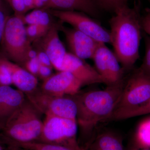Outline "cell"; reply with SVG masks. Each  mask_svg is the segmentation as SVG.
I'll list each match as a JSON object with an SVG mask.
<instances>
[{
  "label": "cell",
  "mask_w": 150,
  "mask_h": 150,
  "mask_svg": "<svg viewBox=\"0 0 150 150\" xmlns=\"http://www.w3.org/2000/svg\"><path fill=\"white\" fill-rule=\"evenodd\" d=\"M145 46V54L140 69L150 77V36L143 33Z\"/></svg>",
  "instance_id": "cell-23"
},
{
  "label": "cell",
  "mask_w": 150,
  "mask_h": 150,
  "mask_svg": "<svg viewBox=\"0 0 150 150\" xmlns=\"http://www.w3.org/2000/svg\"><path fill=\"white\" fill-rule=\"evenodd\" d=\"M52 69L53 68L52 67L40 64L38 76L43 80V81L46 80L53 75Z\"/></svg>",
  "instance_id": "cell-28"
},
{
  "label": "cell",
  "mask_w": 150,
  "mask_h": 150,
  "mask_svg": "<svg viewBox=\"0 0 150 150\" xmlns=\"http://www.w3.org/2000/svg\"><path fill=\"white\" fill-rule=\"evenodd\" d=\"M41 114L26 98L1 128L4 143L16 146L37 142L43 127Z\"/></svg>",
  "instance_id": "cell-3"
},
{
  "label": "cell",
  "mask_w": 150,
  "mask_h": 150,
  "mask_svg": "<svg viewBox=\"0 0 150 150\" xmlns=\"http://www.w3.org/2000/svg\"><path fill=\"white\" fill-rule=\"evenodd\" d=\"M37 58L40 64L53 68L51 60L44 51H38L37 52Z\"/></svg>",
  "instance_id": "cell-31"
},
{
  "label": "cell",
  "mask_w": 150,
  "mask_h": 150,
  "mask_svg": "<svg viewBox=\"0 0 150 150\" xmlns=\"http://www.w3.org/2000/svg\"><path fill=\"white\" fill-rule=\"evenodd\" d=\"M149 1H150V0H149Z\"/></svg>",
  "instance_id": "cell-42"
},
{
  "label": "cell",
  "mask_w": 150,
  "mask_h": 150,
  "mask_svg": "<svg viewBox=\"0 0 150 150\" xmlns=\"http://www.w3.org/2000/svg\"><path fill=\"white\" fill-rule=\"evenodd\" d=\"M29 150H85L81 146L73 147L38 142H30L16 146Z\"/></svg>",
  "instance_id": "cell-20"
},
{
  "label": "cell",
  "mask_w": 150,
  "mask_h": 150,
  "mask_svg": "<svg viewBox=\"0 0 150 150\" xmlns=\"http://www.w3.org/2000/svg\"><path fill=\"white\" fill-rule=\"evenodd\" d=\"M125 83L121 81L108 85L103 90L79 92L70 96L77 106L76 121L80 127L83 147L93 134L95 127L100 122L107 121L112 115L122 95Z\"/></svg>",
  "instance_id": "cell-1"
},
{
  "label": "cell",
  "mask_w": 150,
  "mask_h": 150,
  "mask_svg": "<svg viewBox=\"0 0 150 150\" xmlns=\"http://www.w3.org/2000/svg\"><path fill=\"white\" fill-rule=\"evenodd\" d=\"M15 12V15L23 16L26 11L25 8L23 0H7Z\"/></svg>",
  "instance_id": "cell-26"
},
{
  "label": "cell",
  "mask_w": 150,
  "mask_h": 150,
  "mask_svg": "<svg viewBox=\"0 0 150 150\" xmlns=\"http://www.w3.org/2000/svg\"><path fill=\"white\" fill-rule=\"evenodd\" d=\"M28 59H35L37 57V52L33 50L32 48L30 49L28 54Z\"/></svg>",
  "instance_id": "cell-35"
},
{
  "label": "cell",
  "mask_w": 150,
  "mask_h": 150,
  "mask_svg": "<svg viewBox=\"0 0 150 150\" xmlns=\"http://www.w3.org/2000/svg\"><path fill=\"white\" fill-rule=\"evenodd\" d=\"M96 69L104 79L107 85L114 84L123 79V69L114 52L105 45L100 43L92 59Z\"/></svg>",
  "instance_id": "cell-9"
},
{
  "label": "cell",
  "mask_w": 150,
  "mask_h": 150,
  "mask_svg": "<svg viewBox=\"0 0 150 150\" xmlns=\"http://www.w3.org/2000/svg\"><path fill=\"white\" fill-rule=\"evenodd\" d=\"M85 150H125L122 137L110 131L93 134L84 147Z\"/></svg>",
  "instance_id": "cell-15"
},
{
  "label": "cell",
  "mask_w": 150,
  "mask_h": 150,
  "mask_svg": "<svg viewBox=\"0 0 150 150\" xmlns=\"http://www.w3.org/2000/svg\"><path fill=\"white\" fill-rule=\"evenodd\" d=\"M51 15L63 23L71 25L74 28L93 38L99 43L111 44L110 31L88 15L76 11L48 10Z\"/></svg>",
  "instance_id": "cell-7"
},
{
  "label": "cell",
  "mask_w": 150,
  "mask_h": 150,
  "mask_svg": "<svg viewBox=\"0 0 150 150\" xmlns=\"http://www.w3.org/2000/svg\"><path fill=\"white\" fill-rule=\"evenodd\" d=\"M26 35L28 40H34L38 38V31L36 24L30 25L25 27Z\"/></svg>",
  "instance_id": "cell-30"
},
{
  "label": "cell",
  "mask_w": 150,
  "mask_h": 150,
  "mask_svg": "<svg viewBox=\"0 0 150 150\" xmlns=\"http://www.w3.org/2000/svg\"><path fill=\"white\" fill-rule=\"evenodd\" d=\"M13 84L11 74L7 66L5 59H3V63L0 73V86H10Z\"/></svg>",
  "instance_id": "cell-24"
},
{
  "label": "cell",
  "mask_w": 150,
  "mask_h": 150,
  "mask_svg": "<svg viewBox=\"0 0 150 150\" xmlns=\"http://www.w3.org/2000/svg\"><path fill=\"white\" fill-rule=\"evenodd\" d=\"M150 113V98L139 105L126 110L113 112L107 121L125 120Z\"/></svg>",
  "instance_id": "cell-18"
},
{
  "label": "cell",
  "mask_w": 150,
  "mask_h": 150,
  "mask_svg": "<svg viewBox=\"0 0 150 150\" xmlns=\"http://www.w3.org/2000/svg\"><path fill=\"white\" fill-rule=\"evenodd\" d=\"M6 54L12 62L23 67L28 61V51L32 48L21 17H8L1 39Z\"/></svg>",
  "instance_id": "cell-4"
},
{
  "label": "cell",
  "mask_w": 150,
  "mask_h": 150,
  "mask_svg": "<svg viewBox=\"0 0 150 150\" xmlns=\"http://www.w3.org/2000/svg\"><path fill=\"white\" fill-rule=\"evenodd\" d=\"M71 54L80 59H92L99 42L74 28L60 25Z\"/></svg>",
  "instance_id": "cell-12"
},
{
  "label": "cell",
  "mask_w": 150,
  "mask_h": 150,
  "mask_svg": "<svg viewBox=\"0 0 150 150\" xmlns=\"http://www.w3.org/2000/svg\"><path fill=\"white\" fill-rule=\"evenodd\" d=\"M50 8L80 12L92 17L98 13V7L93 0H50Z\"/></svg>",
  "instance_id": "cell-17"
},
{
  "label": "cell",
  "mask_w": 150,
  "mask_h": 150,
  "mask_svg": "<svg viewBox=\"0 0 150 150\" xmlns=\"http://www.w3.org/2000/svg\"><path fill=\"white\" fill-rule=\"evenodd\" d=\"M60 71L71 73L80 81L83 86L98 83L106 84L104 79L95 69L84 60L71 53H66L59 70Z\"/></svg>",
  "instance_id": "cell-11"
},
{
  "label": "cell",
  "mask_w": 150,
  "mask_h": 150,
  "mask_svg": "<svg viewBox=\"0 0 150 150\" xmlns=\"http://www.w3.org/2000/svg\"><path fill=\"white\" fill-rule=\"evenodd\" d=\"M98 7L114 12L123 6L127 5L129 0H93Z\"/></svg>",
  "instance_id": "cell-21"
},
{
  "label": "cell",
  "mask_w": 150,
  "mask_h": 150,
  "mask_svg": "<svg viewBox=\"0 0 150 150\" xmlns=\"http://www.w3.org/2000/svg\"><path fill=\"white\" fill-rule=\"evenodd\" d=\"M41 38L43 51L49 57L53 68L59 71L67 52L60 40L57 26L52 25L46 34Z\"/></svg>",
  "instance_id": "cell-14"
},
{
  "label": "cell",
  "mask_w": 150,
  "mask_h": 150,
  "mask_svg": "<svg viewBox=\"0 0 150 150\" xmlns=\"http://www.w3.org/2000/svg\"><path fill=\"white\" fill-rule=\"evenodd\" d=\"M128 150H150V149H146V148H142L137 147L132 144L129 147Z\"/></svg>",
  "instance_id": "cell-37"
},
{
  "label": "cell",
  "mask_w": 150,
  "mask_h": 150,
  "mask_svg": "<svg viewBox=\"0 0 150 150\" xmlns=\"http://www.w3.org/2000/svg\"><path fill=\"white\" fill-rule=\"evenodd\" d=\"M12 79L13 84L25 94L34 91L38 88V81L36 77L30 73L21 66L5 59Z\"/></svg>",
  "instance_id": "cell-16"
},
{
  "label": "cell",
  "mask_w": 150,
  "mask_h": 150,
  "mask_svg": "<svg viewBox=\"0 0 150 150\" xmlns=\"http://www.w3.org/2000/svg\"><path fill=\"white\" fill-rule=\"evenodd\" d=\"M23 4L26 11L34 8V0H23Z\"/></svg>",
  "instance_id": "cell-33"
},
{
  "label": "cell",
  "mask_w": 150,
  "mask_h": 150,
  "mask_svg": "<svg viewBox=\"0 0 150 150\" xmlns=\"http://www.w3.org/2000/svg\"><path fill=\"white\" fill-rule=\"evenodd\" d=\"M26 99L25 95L19 90L10 86H0L1 129Z\"/></svg>",
  "instance_id": "cell-13"
},
{
  "label": "cell",
  "mask_w": 150,
  "mask_h": 150,
  "mask_svg": "<svg viewBox=\"0 0 150 150\" xmlns=\"http://www.w3.org/2000/svg\"><path fill=\"white\" fill-rule=\"evenodd\" d=\"M50 14L48 11H47L44 9L40 15L38 22L36 24L38 28V38L45 35L52 25L51 24Z\"/></svg>",
  "instance_id": "cell-22"
},
{
  "label": "cell",
  "mask_w": 150,
  "mask_h": 150,
  "mask_svg": "<svg viewBox=\"0 0 150 150\" xmlns=\"http://www.w3.org/2000/svg\"><path fill=\"white\" fill-rule=\"evenodd\" d=\"M34 8H45V5L42 0H34Z\"/></svg>",
  "instance_id": "cell-34"
},
{
  "label": "cell",
  "mask_w": 150,
  "mask_h": 150,
  "mask_svg": "<svg viewBox=\"0 0 150 150\" xmlns=\"http://www.w3.org/2000/svg\"><path fill=\"white\" fill-rule=\"evenodd\" d=\"M132 144L137 147L150 149V118L144 119L139 124Z\"/></svg>",
  "instance_id": "cell-19"
},
{
  "label": "cell",
  "mask_w": 150,
  "mask_h": 150,
  "mask_svg": "<svg viewBox=\"0 0 150 150\" xmlns=\"http://www.w3.org/2000/svg\"><path fill=\"white\" fill-rule=\"evenodd\" d=\"M0 129H1V127H0Z\"/></svg>",
  "instance_id": "cell-41"
},
{
  "label": "cell",
  "mask_w": 150,
  "mask_h": 150,
  "mask_svg": "<svg viewBox=\"0 0 150 150\" xmlns=\"http://www.w3.org/2000/svg\"><path fill=\"white\" fill-rule=\"evenodd\" d=\"M109 21L111 44L118 61L130 69L139 58V47L143 30L139 3L134 6H123L115 11Z\"/></svg>",
  "instance_id": "cell-2"
},
{
  "label": "cell",
  "mask_w": 150,
  "mask_h": 150,
  "mask_svg": "<svg viewBox=\"0 0 150 150\" xmlns=\"http://www.w3.org/2000/svg\"><path fill=\"white\" fill-rule=\"evenodd\" d=\"M26 98L41 114L76 120L77 106L71 96L48 94L38 88L25 94Z\"/></svg>",
  "instance_id": "cell-6"
},
{
  "label": "cell",
  "mask_w": 150,
  "mask_h": 150,
  "mask_svg": "<svg viewBox=\"0 0 150 150\" xmlns=\"http://www.w3.org/2000/svg\"><path fill=\"white\" fill-rule=\"evenodd\" d=\"M43 10L44 8L36 9L25 16H21L22 19L24 24L28 25L37 24Z\"/></svg>",
  "instance_id": "cell-25"
},
{
  "label": "cell",
  "mask_w": 150,
  "mask_h": 150,
  "mask_svg": "<svg viewBox=\"0 0 150 150\" xmlns=\"http://www.w3.org/2000/svg\"><path fill=\"white\" fill-rule=\"evenodd\" d=\"M76 120L47 115L43 121L42 131L36 142L73 147L81 146L77 140Z\"/></svg>",
  "instance_id": "cell-5"
},
{
  "label": "cell",
  "mask_w": 150,
  "mask_h": 150,
  "mask_svg": "<svg viewBox=\"0 0 150 150\" xmlns=\"http://www.w3.org/2000/svg\"><path fill=\"white\" fill-rule=\"evenodd\" d=\"M6 150H29L24 149L20 147L15 146H7Z\"/></svg>",
  "instance_id": "cell-36"
},
{
  "label": "cell",
  "mask_w": 150,
  "mask_h": 150,
  "mask_svg": "<svg viewBox=\"0 0 150 150\" xmlns=\"http://www.w3.org/2000/svg\"><path fill=\"white\" fill-rule=\"evenodd\" d=\"M40 65V63L38 62L37 58H36L35 59H29L25 63L23 67H24V69L27 70L28 71L36 77L38 74Z\"/></svg>",
  "instance_id": "cell-27"
},
{
  "label": "cell",
  "mask_w": 150,
  "mask_h": 150,
  "mask_svg": "<svg viewBox=\"0 0 150 150\" xmlns=\"http://www.w3.org/2000/svg\"><path fill=\"white\" fill-rule=\"evenodd\" d=\"M81 82L71 73L60 71L43 81L40 89L54 96H73L79 92Z\"/></svg>",
  "instance_id": "cell-10"
},
{
  "label": "cell",
  "mask_w": 150,
  "mask_h": 150,
  "mask_svg": "<svg viewBox=\"0 0 150 150\" xmlns=\"http://www.w3.org/2000/svg\"><path fill=\"white\" fill-rule=\"evenodd\" d=\"M0 150H4V148L1 146V144H0Z\"/></svg>",
  "instance_id": "cell-40"
},
{
  "label": "cell",
  "mask_w": 150,
  "mask_h": 150,
  "mask_svg": "<svg viewBox=\"0 0 150 150\" xmlns=\"http://www.w3.org/2000/svg\"><path fill=\"white\" fill-rule=\"evenodd\" d=\"M146 11V13L142 18V28L144 32L150 36V9Z\"/></svg>",
  "instance_id": "cell-29"
},
{
  "label": "cell",
  "mask_w": 150,
  "mask_h": 150,
  "mask_svg": "<svg viewBox=\"0 0 150 150\" xmlns=\"http://www.w3.org/2000/svg\"><path fill=\"white\" fill-rule=\"evenodd\" d=\"M45 5V9L50 8V0H42Z\"/></svg>",
  "instance_id": "cell-38"
},
{
  "label": "cell",
  "mask_w": 150,
  "mask_h": 150,
  "mask_svg": "<svg viewBox=\"0 0 150 150\" xmlns=\"http://www.w3.org/2000/svg\"><path fill=\"white\" fill-rule=\"evenodd\" d=\"M150 98V77L139 68L125 83L121 98L114 111L136 107Z\"/></svg>",
  "instance_id": "cell-8"
},
{
  "label": "cell",
  "mask_w": 150,
  "mask_h": 150,
  "mask_svg": "<svg viewBox=\"0 0 150 150\" xmlns=\"http://www.w3.org/2000/svg\"><path fill=\"white\" fill-rule=\"evenodd\" d=\"M3 59H1V58H0V73H1L2 67L3 63Z\"/></svg>",
  "instance_id": "cell-39"
},
{
  "label": "cell",
  "mask_w": 150,
  "mask_h": 150,
  "mask_svg": "<svg viewBox=\"0 0 150 150\" xmlns=\"http://www.w3.org/2000/svg\"><path fill=\"white\" fill-rule=\"evenodd\" d=\"M7 18L6 16L5 15L2 11L0 10V41L1 40L5 25Z\"/></svg>",
  "instance_id": "cell-32"
}]
</instances>
